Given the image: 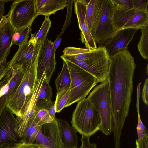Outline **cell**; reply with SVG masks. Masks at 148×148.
<instances>
[{
  "instance_id": "cell-1",
  "label": "cell",
  "mask_w": 148,
  "mask_h": 148,
  "mask_svg": "<svg viewBox=\"0 0 148 148\" xmlns=\"http://www.w3.org/2000/svg\"><path fill=\"white\" fill-rule=\"evenodd\" d=\"M136 66L127 49L109 56L107 79L112 111L114 145L121 144L120 137L128 115L133 91V78Z\"/></svg>"
},
{
  "instance_id": "cell-2",
  "label": "cell",
  "mask_w": 148,
  "mask_h": 148,
  "mask_svg": "<svg viewBox=\"0 0 148 148\" xmlns=\"http://www.w3.org/2000/svg\"><path fill=\"white\" fill-rule=\"evenodd\" d=\"M71 124L82 135L90 138L100 130L101 120L92 102L85 98L77 104L72 116Z\"/></svg>"
},
{
  "instance_id": "cell-3",
  "label": "cell",
  "mask_w": 148,
  "mask_h": 148,
  "mask_svg": "<svg viewBox=\"0 0 148 148\" xmlns=\"http://www.w3.org/2000/svg\"><path fill=\"white\" fill-rule=\"evenodd\" d=\"M62 59L67 63L71 79L70 94L66 107L85 99L98 82L90 73L69 60Z\"/></svg>"
},
{
  "instance_id": "cell-4",
  "label": "cell",
  "mask_w": 148,
  "mask_h": 148,
  "mask_svg": "<svg viewBox=\"0 0 148 148\" xmlns=\"http://www.w3.org/2000/svg\"><path fill=\"white\" fill-rule=\"evenodd\" d=\"M37 64L23 73L20 83L7 103L6 107L16 116V118L23 115L33 95L38 81L36 77Z\"/></svg>"
},
{
  "instance_id": "cell-5",
  "label": "cell",
  "mask_w": 148,
  "mask_h": 148,
  "mask_svg": "<svg viewBox=\"0 0 148 148\" xmlns=\"http://www.w3.org/2000/svg\"><path fill=\"white\" fill-rule=\"evenodd\" d=\"M99 111L101 120L100 130L108 136L113 132L112 111L108 79L95 86L87 98Z\"/></svg>"
},
{
  "instance_id": "cell-6",
  "label": "cell",
  "mask_w": 148,
  "mask_h": 148,
  "mask_svg": "<svg viewBox=\"0 0 148 148\" xmlns=\"http://www.w3.org/2000/svg\"><path fill=\"white\" fill-rule=\"evenodd\" d=\"M60 57L62 59L69 60L91 74L95 77L98 83L102 82L107 79L109 56L104 47H98L94 56L84 61L77 60L62 55Z\"/></svg>"
},
{
  "instance_id": "cell-7",
  "label": "cell",
  "mask_w": 148,
  "mask_h": 148,
  "mask_svg": "<svg viewBox=\"0 0 148 148\" xmlns=\"http://www.w3.org/2000/svg\"><path fill=\"white\" fill-rule=\"evenodd\" d=\"M8 15L10 22L15 31L31 27L38 16L36 0L14 1Z\"/></svg>"
},
{
  "instance_id": "cell-8",
  "label": "cell",
  "mask_w": 148,
  "mask_h": 148,
  "mask_svg": "<svg viewBox=\"0 0 148 148\" xmlns=\"http://www.w3.org/2000/svg\"><path fill=\"white\" fill-rule=\"evenodd\" d=\"M115 8L112 0H102L101 14L93 37L98 47H104L118 31L113 21Z\"/></svg>"
},
{
  "instance_id": "cell-9",
  "label": "cell",
  "mask_w": 148,
  "mask_h": 148,
  "mask_svg": "<svg viewBox=\"0 0 148 148\" xmlns=\"http://www.w3.org/2000/svg\"><path fill=\"white\" fill-rule=\"evenodd\" d=\"M34 34H31L30 39L18 49L12 59L8 62L10 68L24 73L37 63L42 45L36 43Z\"/></svg>"
},
{
  "instance_id": "cell-10",
  "label": "cell",
  "mask_w": 148,
  "mask_h": 148,
  "mask_svg": "<svg viewBox=\"0 0 148 148\" xmlns=\"http://www.w3.org/2000/svg\"><path fill=\"white\" fill-rule=\"evenodd\" d=\"M54 42L47 38L42 44L37 61L36 77L39 81L44 74L45 79L49 83L56 64Z\"/></svg>"
},
{
  "instance_id": "cell-11",
  "label": "cell",
  "mask_w": 148,
  "mask_h": 148,
  "mask_svg": "<svg viewBox=\"0 0 148 148\" xmlns=\"http://www.w3.org/2000/svg\"><path fill=\"white\" fill-rule=\"evenodd\" d=\"M16 122L14 114L6 107L0 117V147L13 145L21 139L15 130Z\"/></svg>"
},
{
  "instance_id": "cell-12",
  "label": "cell",
  "mask_w": 148,
  "mask_h": 148,
  "mask_svg": "<svg viewBox=\"0 0 148 148\" xmlns=\"http://www.w3.org/2000/svg\"><path fill=\"white\" fill-rule=\"evenodd\" d=\"M90 0H75L74 12L78 20L80 30V39L85 44L86 49L90 50L96 49L97 47L89 29L86 17V6Z\"/></svg>"
},
{
  "instance_id": "cell-13",
  "label": "cell",
  "mask_w": 148,
  "mask_h": 148,
  "mask_svg": "<svg viewBox=\"0 0 148 148\" xmlns=\"http://www.w3.org/2000/svg\"><path fill=\"white\" fill-rule=\"evenodd\" d=\"M35 141L46 148H64L55 118L52 122L41 126Z\"/></svg>"
},
{
  "instance_id": "cell-14",
  "label": "cell",
  "mask_w": 148,
  "mask_h": 148,
  "mask_svg": "<svg viewBox=\"0 0 148 148\" xmlns=\"http://www.w3.org/2000/svg\"><path fill=\"white\" fill-rule=\"evenodd\" d=\"M137 30L126 28L118 31L104 47L109 56H110L128 49V46Z\"/></svg>"
},
{
  "instance_id": "cell-15",
  "label": "cell",
  "mask_w": 148,
  "mask_h": 148,
  "mask_svg": "<svg viewBox=\"0 0 148 148\" xmlns=\"http://www.w3.org/2000/svg\"><path fill=\"white\" fill-rule=\"evenodd\" d=\"M14 32L8 15L4 16L0 22V63L7 62V57L12 45Z\"/></svg>"
},
{
  "instance_id": "cell-16",
  "label": "cell",
  "mask_w": 148,
  "mask_h": 148,
  "mask_svg": "<svg viewBox=\"0 0 148 148\" xmlns=\"http://www.w3.org/2000/svg\"><path fill=\"white\" fill-rule=\"evenodd\" d=\"M13 69V68H12ZM23 72L13 69L12 76L8 82L0 89V115L6 107L7 103L14 94L23 77Z\"/></svg>"
},
{
  "instance_id": "cell-17",
  "label": "cell",
  "mask_w": 148,
  "mask_h": 148,
  "mask_svg": "<svg viewBox=\"0 0 148 148\" xmlns=\"http://www.w3.org/2000/svg\"><path fill=\"white\" fill-rule=\"evenodd\" d=\"M39 90L35 89L30 100L28 103L24 113L21 117L16 118L15 130L19 138H22L30 120L34 116L36 110V103Z\"/></svg>"
},
{
  "instance_id": "cell-18",
  "label": "cell",
  "mask_w": 148,
  "mask_h": 148,
  "mask_svg": "<svg viewBox=\"0 0 148 148\" xmlns=\"http://www.w3.org/2000/svg\"><path fill=\"white\" fill-rule=\"evenodd\" d=\"M64 148H78L76 130L66 120L55 117Z\"/></svg>"
},
{
  "instance_id": "cell-19",
  "label": "cell",
  "mask_w": 148,
  "mask_h": 148,
  "mask_svg": "<svg viewBox=\"0 0 148 148\" xmlns=\"http://www.w3.org/2000/svg\"><path fill=\"white\" fill-rule=\"evenodd\" d=\"M102 0H90L87 5L86 17L88 28L93 37L100 16Z\"/></svg>"
},
{
  "instance_id": "cell-20",
  "label": "cell",
  "mask_w": 148,
  "mask_h": 148,
  "mask_svg": "<svg viewBox=\"0 0 148 148\" xmlns=\"http://www.w3.org/2000/svg\"><path fill=\"white\" fill-rule=\"evenodd\" d=\"M67 0H36V11L38 16L49 17L57 11L67 6Z\"/></svg>"
},
{
  "instance_id": "cell-21",
  "label": "cell",
  "mask_w": 148,
  "mask_h": 148,
  "mask_svg": "<svg viewBox=\"0 0 148 148\" xmlns=\"http://www.w3.org/2000/svg\"><path fill=\"white\" fill-rule=\"evenodd\" d=\"M138 11H139L134 8L123 9L115 7L113 21L116 30L117 31L123 29L125 25Z\"/></svg>"
},
{
  "instance_id": "cell-22",
  "label": "cell",
  "mask_w": 148,
  "mask_h": 148,
  "mask_svg": "<svg viewBox=\"0 0 148 148\" xmlns=\"http://www.w3.org/2000/svg\"><path fill=\"white\" fill-rule=\"evenodd\" d=\"M63 60L62 70L55 81L57 95L69 90L71 84V77L68 66L65 60Z\"/></svg>"
},
{
  "instance_id": "cell-23",
  "label": "cell",
  "mask_w": 148,
  "mask_h": 148,
  "mask_svg": "<svg viewBox=\"0 0 148 148\" xmlns=\"http://www.w3.org/2000/svg\"><path fill=\"white\" fill-rule=\"evenodd\" d=\"M52 90L45 76L41 88L38 94L36 103V110L43 108L51 101Z\"/></svg>"
},
{
  "instance_id": "cell-24",
  "label": "cell",
  "mask_w": 148,
  "mask_h": 148,
  "mask_svg": "<svg viewBox=\"0 0 148 148\" xmlns=\"http://www.w3.org/2000/svg\"><path fill=\"white\" fill-rule=\"evenodd\" d=\"M148 25V11L142 10L137 11L123 29L133 28L141 29Z\"/></svg>"
},
{
  "instance_id": "cell-25",
  "label": "cell",
  "mask_w": 148,
  "mask_h": 148,
  "mask_svg": "<svg viewBox=\"0 0 148 148\" xmlns=\"http://www.w3.org/2000/svg\"><path fill=\"white\" fill-rule=\"evenodd\" d=\"M41 126L36 122L35 116L29 121L21 138L28 143H34L40 130Z\"/></svg>"
},
{
  "instance_id": "cell-26",
  "label": "cell",
  "mask_w": 148,
  "mask_h": 148,
  "mask_svg": "<svg viewBox=\"0 0 148 148\" xmlns=\"http://www.w3.org/2000/svg\"><path fill=\"white\" fill-rule=\"evenodd\" d=\"M141 35L137 45L138 49L144 59H148V25L141 29Z\"/></svg>"
},
{
  "instance_id": "cell-27",
  "label": "cell",
  "mask_w": 148,
  "mask_h": 148,
  "mask_svg": "<svg viewBox=\"0 0 148 148\" xmlns=\"http://www.w3.org/2000/svg\"><path fill=\"white\" fill-rule=\"evenodd\" d=\"M141 83L138 84L137 90V100L136 107L138 115V121L136 127L137 130L138 141H140L144 136L145 133H148L145 130L146 128L143 123L140 113V98L141 90Z\"/></svg>"
},
{
  "instance_id": "cell-28",
  "label": "cell",
  "mask_w": 148,
  "mask_h": 148,
  "mask_svg": "<svg viewBox=\"0 0 148 148\" xmlns=\"http://www.w3.org/2000/svg\"><path fill=\"white\" fill-rule=\"evenodd\" d=\"M51 25L49 17L45 16L42 26L38 32L34 35L36 43L42 45L47 37V34Z\"/></svg>"
},
{
  "instance_id": "cell-29",
  "label": "cell",
  "mask_w": 148,
  "mask_h": 148,
  "mask_svg": "<svg viewBox=\"0 0 148 148\" xmlns=\"http://www.w3.org/2000/svg\"><path fill=\"white\" fill-rule=\"evenodd\" d=\"M34 116L35 121L39 126L46 123H51L53 120L49 116L47 111L44 108L36 110Z\"/></svg>"
},
{
  "instance_id": "cell-30",
  "label": "cell",
  "mask_w": 148,
  "mask_h": 148,
  "mask_svg": "<svg viewBox=\"0 0 148 148\" xmlns=\"http://www.w3.org/2000/svg\"><path fill=\"white\" fill-rule=\"evenodd\" d=\"M70 94L69 89L56 95V112H60L65 107Z\"/></svg>"
},
{
  "instance_id": "cell-31",
  "label": "cell",
  "mask_w": 148,
  "mask_h": 148,
  "mask_svg": "<svg viewBox=\"0 0 148 148\" xmlns=\"http://www.w3.org/2000/svg\"><path fill=\"white\" fill-rule=\"evenodd\" d=\"M12 148H46L43 145L37 143H28L21 139L17 143L13 145Z\"/></svg>"
},
{
  "instance_id": "cell-32",
  "label": "cell",
  "mask_w": 148,
  "mask_h": 148,
  "mask_svg": "<svg viewBox=\"0 0 148 148\" xmlns=\"http://www.w3.org/2000/svg\"><path fill=\"white\" fill-rule=\"evenodd\" d=\"M32 29L31 27L24 29L19 39L14 44L20 47L27 42Z\"/></svg>"
},
{
  "instance_id": "cell-33",
  "label": "cell",
  "mask_w": 148,
  "mask_h": 148,
  "mask_svg": "<svg viewBox=\"0 0 148 148\" xmlns=\"http://www.w3.org/2000/svg\"><path fill=\"white\" fill-rule=\"evenodd\" d=\"M116 8L123 9L133 8L132 0H112Z\"/></svg>"
},
{
  "instance_id": "cell-34",
  "label": "cell",
  "mask_w": 148,
  "mask_h": 148,
  "mask_svg": "<svg viewBox=\"0 0 148 148\" xmlns=\"http://www.w3.org/2000/svg\"><path fill=\"white\" fill-rule=\"evenodd\" d=\"M133 8L138 11L148 10V0H132Z\"/></svg>"
},
{
  "instance_id": "cell-35",
  "label": "cell",
  "mask_w": 148,
  "mask_h": 148,
  "mask_svg": "<svg viewBox=\"0 0 148 148\" xmlns=\"http://www.w3.org/2000/svg\"><path fill=\"white\" fill-rule=\"evenodd\" d=\"M42 108L46 109L51 119L53 120L54 119L56 113L55 101L53 102L52 101H50Z\"/></svg>"
},
{
  "instance_id": "cell-36",
  "label": "cell",
  "mask_w": 148,
  "mask_h": 148,
  "mask_svg": "<svg viewBox=\"0 0 148 148\" xmlns=\"http://www.w3.org/2000/svg\"><path fill=\"white\" fill-rule=\"evenodd\" d=\"M81 140L82 144L79 148H97L95 143H90L89 137L82 135Z\"/></svg>"
},
{
  "instance_id": "cell-37",
  "label": "cell",
  "mask_w": 148,
  "mask_h": 148,
  "mask_svg": "<svg viewBox=\"0 0 148 148\" xmlns=\"http://www.w3.org/2000/svg\"><path fill=\"white\" fill-rule=\"evenodd\" d=\"M143 101L147 105L148 104V78L145 79L142 93Z\"/></svg>"
},
{
  "instance_id": "cell-38",
  "label": "cell",
  "mask_w": 148,
  "mask_h": 148,
  "mask_svg": "<svg viewBox=\"0 0 148 148\" xmlns=\"http://www.w3.org/2000/svg\"><path fill=\"white\" fill-rule=\"evenodd\" d=\"M136 148H148V134L145 133L144 136L139 141L136 140Z\"/></svg>"
},
{
  "instance_id": "cell-39",
  "label": "cell",
  "mask_w": 148,
  "mask_h": 148,
  "mask_svg": "<svg viewBox=\"0 0 148 148\" xmlns=\"http://www.w3.org/2000/svg\"><path fill=\"white\" fill-rule=\"evenodd\" d=\"M10 69L7 62L0 63V82L6 76Z\"/></svg>"
},
{
  "instance_id": "cell-40",
  "label": "cell",
  "mask_w": 148,
  "mask_h": 148,
  "mask_svg": "<svg viewBox=\"0 0 148 148\" xmlns=\"http://www.w3.org/2000/svg\"><path fill=\"white\" fill-rule=\"evenodd\" d=\"M13 69L10 68L6 76L0 82V89L5 84L11 79Z\"/></svg>"
},
{
  "instance_id": "cell-41",
  "label": "cell",
  "mask_w": 148,
  "mask_h": 148,
  "mask_svg": "<svg viewBox=\"0 0 148 148\" xmlns=\"http://www.w3.org/2000/svg\"><path fill=\"white\" fill-rule=\"evenodd\" d=\"M23 29H24L15 31L12 37V45L14 44L18 40Z\"/></svg>"
},
{
  "instance_id": "cell-42",
  "label": "cell",
  "mask_w": 148,
  "mask_h": 148,
  "mask_svg": "<svg viewBox=\"0 0 148 148\" xmlns=\"http://www.w3.org/2000/svg\"><path fill=\"white\" fill-rule=\"evenodd\" d=\"M7 1L4 0H0V22L5 12L4 5Z\"/></svg>"
},
{
  "instance_id": "cell-43",
  "label": "cell",
  "mask_w": 148,
  "mask_h": 148,
  "mask_svg": "<svg viewBox=\"0 0 148 148\" xmlns=\"http://www.w3.org/2000/svg\"><path fill=\"white\" fill-rule=\"evenodd\" d=\"M62 39V38L61 37L56 38L55 41L53 42L54 47L55 51L56 52L57 49L60 45Z\"/></svg>"
},
{
  "instance_id": "cell-44",
  "label": "cell",
  "mask_w": 148,
  "mask_h": 148,
  "mask_svg": "<svg viewBox=\"0 0 148 148\" xmlns=\"http://www.w3.org/2000/svg\"><path fill=\"white\" fill-rule=\"evenodd\" d=\"M13 145H8L0 147V148H12Z\"/></svg>"
},
{
  "instance_id": "cell-45",
  "label": "cell",
  "mask_w": 148,
  "mask_h": 148,
  "mask_svg": "<svg viewBox=\"0 0 148 148\" xmlns=\"http://www.w3.org/2000/svg\"><path fill=\"white\" fill-rule=\"evenodd\" d=\"M146 72L147 73V74H148V64H147L146 69Z\"/></svg>"
},
{
  "instance_id": "cell-46",
  "label": "cell",
  "mask_w": 148,
  "mask_h": 148,
  "mask_svg": "<svg viewBox=\"0 0 148 148\" xmlns=\"http://www.w3.org/2000/svg\"><path fill=\"white\" fill-rule=\"evenodd\" d=\"M1 116H0V117Z\"/></svg>"
},
{
  "instance_id": "cell-47",
  "label": "cell",
  "mask_w": 148,
  "mask_h": 148,
  "mask_svg": "<svg viewBox=\"0 0 148 148\" xmlns=\"http://www.w3.org/2000/svg\"></svg>"
}]
</instances>
